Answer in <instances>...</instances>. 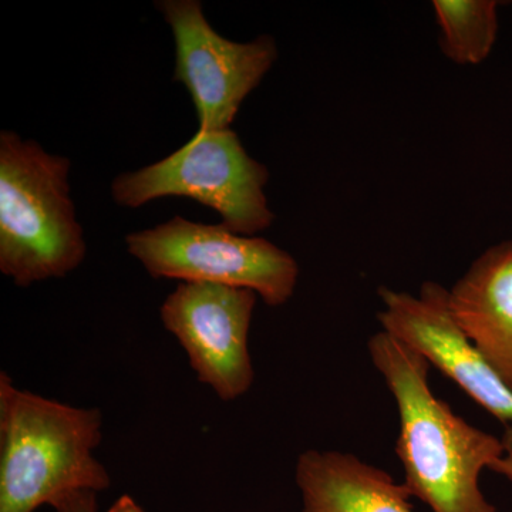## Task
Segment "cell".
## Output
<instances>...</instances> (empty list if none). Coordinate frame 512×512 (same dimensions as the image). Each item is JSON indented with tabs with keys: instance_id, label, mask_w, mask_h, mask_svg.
I'll return each mask as SVG.
<instances>
[{
	"instance_id": "obj_12",
	"label": "cell",
	"mask_w": 512,
	"mask_h": 512,
	"mask_svg": "<svg viewBox=\"0 0 512 512\" xmlns=\"http://www.w3.org/2000/svg\"><path fill=\"white\" fill-rule=\"evenodd\" d=\"M53 508L56 512H97V493L77 491L60 498Z\"/></svg>"
},
{
	"instance_id": "obj_11",
	"label": "cell",
	"mask_w": 512,
	"mask_h": 512,
	"mask_svg": "<svg viewBox=\"0 0 512 512\" xmlns=\"http://www.w3.org/2000/svg\"><path fill=\"white\" fill-rule=\"evenodd\" d=\"M441 45L457 64L483 63L498 36V3L494 0H436Z\"/></svg>"
},
{
	"instance_id": "obj_13",
	"label": "cell",
	"mask_w": 512,
	"mask_h": 512,
	"mask_svg": "<svg viewBox=\"0 0 512 512\" xmlns=\"http://www.w3.org/2000/svg\"><path fill=\"white\" fill-rule=\"evenodd\" d=\"M501 440H503L505 448L504 456L495 461L490 470L512 481V424L511 426H505Z\"/></svg>"
},
{
	"instance_id": "obj_8",
	"label": "cell",
	"mask_w": 512,
	"mask_h": 512,
	"mask_svg": "<svg viewBox=\"0 0 512 512\" xmlns=\"http://www.w3.org/2000/svg\"><path fill=\"white\" fill-rule=\"evenodd\" d=\"M377 313L383 332L409 346L457 384L504 426L512 424V394L505 389L450 308V291L437 282L421 285L419 295L380 288Z\"/></svg>"
},
{
	"instance_id": "obj_4",
	"label": "cell",
	"mask_w": 512,
	"mask_h": 512,
	"mask_svg": "<svg viewBox=\"0 0 512 512\" xmlns=\"http://www.w3.org/2000/svg\"><path fill=\"white\" fill-rule=\"evenodd\" d=\"M269 171L249 156L234 130L200 133L180 150L111 185L121 207L140 208L164 197H185L212 208L232 232L255 237L271 227L274 212L265 185Z\"/></svg>"
},
{
	"instance_id": "obj_5",
	"label": "cell",
	"mask_w": 512,
	"mask_h": 512,
	"mask_svg": "<svg viewBox=\"0 0 512 512\" xmlns=\"http://www.w3.org/2000/svg\"><path fill=\"white\" fill-rule=\"evenodd\" d=\"M128 252L154 279L249 289L268 306L285 305L299 278L295 258L268 239L235 234L224 224L174 217L126 237Z\"/></svg>"
},
{
	"instance_id": "obj_7",
	"label": "cell",
	"mask_w": 512,
	"mask_h": 512,
	"mask_svg": "<svg viewBox=\"0 0 512 512\" xmlns=\"http://www.w3.org/2000/svg\"><path fill=\"white\" fill-rule=\"evenodd\" d=\"M256 296L249 289L180 282L161 305L164 328L184 349L198 382L224 402L245 396L254 384L248 340Z\"/></svg>"
},
{
	"instance_id": "obj_14",
	"label": "cell",
	"mask_w": 512,
	"mask_h": 512,
	"mask_svg": "<svg viewBox=\"0 0 512 512\" xmlns=\"http://www.w3.org/2000/svg\"><path fill=\"white\" fill-rule=\"evenodd\" d=\"M107 512H146L143 507L137 504V501L134 500L130 495L124 494L121 497L117 498L114 501L113 505L109 508Z\"/></svg>"
},
{
	"instance_id": "obj_1",
	"label": "cell",
	"mask_w": 512,
	"mask_h": 512,
	"mask_svg": "<svg viewBox=\"0 0 512 512\" xmlns=\"http://www.w3.org/2000/svg\"><path fill=\"white\" fill-rule=\"evenodd\" d=\"M367 352L397 404L396 456L410 495L433 512H497L481 491L480 476L504 456L503 440L439 399L427 360L389 333L370 336Z\"/></svg>"
},
{
	"instance_id": "obj_3",
	"label": "cell",
	"mask_w": 512,
	"mask_h": 512,
	"mask_svg": "<svg viewBox=\"0 0 512 512\" xmlns=\"http://www.w3.org/2000/svg\"><path fill=\"white\" fill-rule=\"evenodd\" d=\"M69 171V158L0 133V272L22 288L64 278L86 258Z\"/></svg>"
},
{
	"instance_id": "obj_2",
	"label": "cell",
	"mask_w": 512,
	"mask_h": 512,
	"mask_svg": "<svg viewBox=\"0 0 512 512\" xmlns=\"http://www.w3.org/2000/svg\"><path fill=\"white\" fill-rule=\"evenodd\" d=\"M101 439L100 409L19 389L0 373V512H35L77 491L110 488L93 454Z\"/></svg>"
},
{
	"instance_id": "obj_10",
	"label": "cell",
	"mask_w": 512,
	"mask_h": 512,
	"mask_svg": "<svg viewBox=\"0 0 512 512\" xmlns=\"http://www.w3.org/2000/svg\"><path fill=\"white\" fill-rule=\"evenodd\" d=\"M302 512H414L404 484L342 451H303L296 463Z\"/></svg>"
},
{
	"instance_id": "obj_6",
	"label": "cell",
	"mask_w": 512,
	"mask_h": 512,
	"mask_svg": "<svg viewBox=\"0 0 512 512\" xmlns=\"http://www.w3.org/2000/svg\"><path fill=\"white\" fill-rule=\"evenodd\" d=\"M175 43L174 82L184 84L197 110L198 131L228 130L239 107L278 59L271 36L232 42L215 32L198 0L157 2Z\"/></svg>"
},
{
	"instance_id": "obj_9",
	"label": "cell",
	"mask_w": 512,
	"mask_h": 512,
	"mask_svg": "<svg viewBox=\"0 0 512 512\" xmlns=\"http://www.w3.org/2000/svg\"><path fill=\"white\" fill-rule=\"evenodd\" d=\"M450 308L512 394V241L493 245L478 256L450 289Z\"/></svg>"
}]
</instances>
